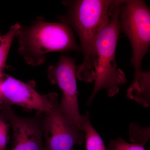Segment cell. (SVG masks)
<instances>
[{
	"instance_id": "obj_12",
	"label": "cell",
	"mask_w": 150,
	"mask_h": 150,
	"mask_svg": "<svg viewBox=\"0 0 150 150\" xmlns=\"http://www.w3.org/2000/svg\"><path fill=\"white\" fill-rule=\"evenodd\" d=\"M130 141L133 143L144 146L150 139L149 127L142 128L132 123L129 132Z\"/></svg>"
},
{
	"instance_id": "obj_6",
	"label": "cell",
	"mask_w": 150,
	"mask_h": 150,
	"mask_svg": "<svg viewBox=\"0 0 150 150\" xmlns=\"http://www.w3.org/2000/svg\"><path fill=\"white\" fill-rule=\"evenodd\" d=\"M46 114L43 123L44 150H71L75 145L84 142V132L74 126L61 112L58 96L50 112Z\"/></svg>"
},
{
	"instance_id": "obj_8",
	"label": "cell",
	"mask_w": 150,
	"mask_h": 150,
	"mask_svg": "<svg viewBox=\"0 0 150 150\" xmlns=\"http://www.w3.org/2000/svg\"><path fill=\"white\" fill-rule=\"evenodd\" d=\"M0 112L12 127L11 150H44L42 129L37 122L16 115L4 101L0 103Z\"/></svg>"
},
{
	"instance_id": "obj_13",
	"label": "cell",
	"mask_w": 150,
	"mask_h": 150,
	"mask_svg": "<svg viewBox=\"0 0 150 150\" xmlns=\"http://www.w3.org/2000/svg\"><path fill=\"white\" fill-rule=\"evenodd\" d=\"M107 150H145L143 145L129 143L123 139L118 138L111 140Z\"/></svg>"
},
{
	"instance_id": "obj_9",
	"label": "cell",
	"mask_w": 150,
	"mask_h": 150,
	"mask_svg": "<svg viewBox=\"0 0 150 150\" xmlns=\"http://www.w3.org/2000/svg\"><path fill=\"white\" fill-rule=\"evenodd\" d=\"M150 72L141 71L135 74L133 83L127 90L128 98L134 100L145 107L150 105Z\"/></svg>"
},
{
	"instance_id": "obj_4",
	"label": "cell",
	"mask_w": 150,
	"mask_h": 150,
	"mask_svg": "<svg viewBox=\"0 0 150 150\" xmlns=\"http://www.w3.org/2000/svg\"><path fill=\"white\" fill-rule=\"evenodd\" d=\"M119 18L121 28L131 42V63L135 74H138L142 71V60L149 48L150 8L143 1H120Z\"/></svg>"
},
{
	"instance_id": "obj_11",
	"label": "cell",
	"mask_w": 150,
	"mask_h": 150,
	"mask_svg": "<svg viewBox=\"0 0 150 150\" xmlns=\"http://www.w3.org/2000/svg\"><path fill=\"white\" fill-rule=\"evenodd\" d=\"M21 26L20 23H16L6 34L1 35L0 33V77L4 73L9 51L14 38L18 36Z\"/></svg>"
},
{
	"instance_id": "obj_14",
	"label": "cell",
	"mask_w": 150,
	"mask_h": 150,
	"mask_svg": "<svg viewBox=\"0 0 150 150\" xmlns=\"http://www.w3.org/2000/svg\"><path fill=\"white\" fill-rule=\"evenodd\" d=\"M3 100L2 96L1 93V90H0V103Z\"/></svg>"
},
{
	"instance_id": "obj_5",
	"label": "cell",
	"mask_w": 150,
	"mask_h": 150,
	"mask_svg": "<svg viewBox=\"0 0 150 150\" xmlns=\"http://www.w3.org/2000/svg\"><path fill=\"white\" fill-rule=\"evenodd\" d=\"M76 69V59L62 56L56 65L48 67L47 75L51 83L57 85L62 91L59 103L61 112L74 126L83 131L82 115L78 103Z\"/></svg>"
},
{
	"instance_id": "obj_15",
	"label": "cell",
	"mask_w": 150,
	"mask_h": 150,
	"mask_svg": "<svg viewBox=\"0 0 150 150\" xmlns=\"http://www.w3.org/2000/svg\"><path fill=\"white\" fill-rule=\"evenodd\" d=\"M74 150L73 149V150Z\"/></svg>"
},
{
	"instance_id": "obj_2",
	"label": "cell",
	"mask_w": 150,
	"mask_h": 150,
	"mask_svg": "<svg viewBox=\"0 0 150 150\" xmlns=\"http://www.w3.org/2000/svg\"><path fill=\"white\" fill-rule=\"evenodd\" d=\"M71 28L62 22H49L38 17L30 25H21L18 53L28 64L36 67L45 62L50 52L79 51Z\"/></svg>"
},
{
	"instance_id": "obj_3",
	"label": "cell",
	"mask_w": 150,
	"mask_h": 150,
	"mask_svg": "<svg viewBox=\"0 0 150 150\" xmlns=\"http://www.w3.org/2000/svg\"><path fill=\"white\" fill-rule=\"evenodd\" d=\"M119 2L113 1L110 5L108 22L100 33L94 45L93 66L95 80L93 91L89 98L90 105L102 89L112 97L119 91V86L126 81L125 74L118 69L115 50L121 30Z\"/></svg>"
},
{
	"instance_id": "obj_1",
	"label": "cell",
	"mask_w": 150,
	"mask_h": 150,
	"mask_svg": "<svg viewBox=\"0 0 150 150\" xmlns=\"http://www.w3.org/2000/svg\"><path fill=\"white\" fill-rule=\"evenodd\" d=\"M112 1L77 0L64 1L67 13L59 16L62 23L74 28L81 43L84 60L76 69V76L86 82L94 80L93 51L97 38L107 24Z\"/></svg>"
},
{
	"instance_id": "obj_7",
	"label": "cell",
	"mask_w": 150,
	"mask_h": 150,
	"mask_svg": "<svg viewBox=\"0 0 150 150\" xmlns=\"http://www.w3.org/2000/svg\"><path fill=\"white\" fill-rule=\"evenodd\" d=\"M0 90L3 99L8 104H16L27 109L47 114L53 106L56 92L40 95L32 82L26 83L3 73L0 77Z\"/></svg>"
},
{
	"instance_id": "obj_10",
	"label": "cell",
	"mask_w": 150,
	"mask_h": 150,
	"mask_svg": "<svg viewBox=\"0 0 150 150\" xmlns=\"http://www.w3.org/2000/svg\"><path fill=\"white\" fill-rule=\"evenodd\" d=\"M82 129L85 133L86 150H107L102 138L91 123L88 112L82 115Z\"/></svg>"
}]
</instances>
